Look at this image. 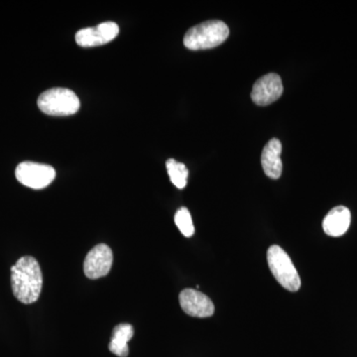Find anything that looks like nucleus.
I'll return each instance as SVG.
<instances>
[{
	"label": "nucleus",
	"instance_id": "obj_1",
	"mask_svg": "<svg viewBox=\"0 0 357 357\" xmlns=\"http://www.w3.org/2000/svg\"><path fill=\"white\" fill-rule=\"evenodd\" d=\"M43 275L38 261L32 256L21 257L11 267V287L16 299L23 304H33L39 299Z\"/></svg>",
	"mask_w": 357,
	"mask_h": 357
},
{
	"label": "nucleus",
	"instance_id": "obj_2",
	"mask_svg": "<svg viewBox=\"0 0 357 357\" xmlns=\"http://www.w3.org/2000/svg\"><path fill=\"white\" fill-rule=\"evenodd\" d=\"M229 35V29L220 20H208L194 26L185 33L184 45L190 50H206L220 46Z\"/></svg>",
	"mask_w": 357,
	"mask_h": 357
},
{
	"label": "nucleus",
	"instance_id": "obj_3",
	"mask_svg": "<svg viewBox=\"0 0 357 357\" xmlns=\"http://www.w3.org/2000/svg\"><path fill=\"white\" fill-rule=\"evenodd\" d=\"M267 261L270 271L282 287L290 292H297L301 287V279L294 266L290 256L280 246L272 245L267 251Z\"/></svg>",
	"mask_w": 357,
	"mask_h": 357
},
{
	"label": "nucleus",
	"instance_id": "obj_4",
	"mask_svg": "<svg viewBox=\"0 0 357 357\" xmlns=\"http://www.w3.org/2000/svg\"><path fill=\"white\" fill-rule=\"evenodd\" d=\"M37 103L42 112L54 116L75 114L81 107V102L76 93L64 88H54L44 91Z\"/></svg>",
	"mask_w": 357,
	"mask_h": 357
},
{
	"label": "nucleus",
	"instance_id": "obj_5",
	"mask_svg": "<svg viewBox=\"0 0 357 357\" xmlns=\"http://www.w3.org/2000/svg\"><path fill=\"white\" fill-rule=\"evenodd\" d=\"M15 176L21 184L26 187L41 190L48 187L55 180L56 171L52 166L26 161L17 166Z\"/></svg>",
	"mask_w": 357,
	"mask_h": 357
},
{
	"label": "nucleus",
	"instance_id": "obj_6",
	"mask_svg": "<svg viewBox=\"0 0 357 357\" xmlns=\"http://www.w3.org/2000/svg\"><path fill=\"white\" fill-rule=\"evenodd\" d=\"M114 255L109 246L100 243L95 246L86 256L84 262V272L91 280L107 276L112 269Z\"/></svg>",
	"mask_w": 357,
	"mask_h": 357
},
{
	"label": "nucleus",
	"instance_id": "obj_7",
	"mask_svg": "<svg viewBox=\"0 0 357 357\" xmlns=\"http://www.w3.org/2000/svg\"><path fill=\"white\" fill-rule=\"evenodd\" d=\"M283 89L280 76L271 73L260 77L253 84L251 98L255 105L266 107L280 98Z\"/></svg>",
	"mask_w": 357,
	"mask_h": 357
},
{
	"label": "nucleus",
	"instance_id": "obj_8",
	"mask_svg": "<svg viewBox=\"0 0 357 357\" xmlns=\"http://www.w3.org/2000/svg\"><path fill=\"white\" fill-rule=\"evenodd\" d=\"M119 34V25L112 21L100 23L96 27L84 28L76 34V42L84 48L102 46L116 38Z\"/></svg>",
	"mask_w": 357,
	"mask_h": 357
},
{
	"label": "nucleus",
	"instance_id": "obj_9",
	"mask_svg": "<svg viewBox=\"0 0 357 357\" xmlns=\"http://www.w3.org/2000/svg\"><path fill=\"white\" fill-rule=\"evenodd\" d=\"M181 307L195 318H210L215 314V305L208 296L195 289H185L180 293Z\"/></svg>",
	"mask_w": 357,
	"mask_h": 357
},
{
	"label": "nucleus",
	"instance_id": "obj_10",
	"mask_svg": "<svg viewBox=\"0 0 357 357\" xmlns=\"http://www.w3.org/2000/svg\"><path fill=\"white\" fill-rule=\"evenodd\" d=\"M351 222V211L344 206H338L331 210L324 218L323 229L328 236H342L349 230Z\"/></svg>",
	"mask_w": 357,
	"mask_h": 357
},
{
	"label": "nucleus",
	"instance_id": "obj_11",
	"mask_svg": "<svg viewBox=\"0 0 357 357\" xmlns=\"http://www.w3.org/2000/svg\"><path fill=\"white\" fill-rule=\"evenodd\" d=\"M282 144L280 140L273 138L265 145L261 154V164L267 177L277 180L281 177L283 164L281 160Z\"/></svg>",
	"mask_w": 357,
	"mask_h": 357
},
{
	"label": "nucleus",
	"instance_id": "obj_12",
	"mask_svg": "<svg viewBox=\"0 0 357 357\" xmlns=\"http://www.w3.org/2000/svg\"><path fill=\"white\" fill-rule=\"evenodd\" d=\"M134 328L129 324H121L114 328L109 349L119 357H128L129 354L128 342L133 337Z\"/></svg>",
	"mask_w": 357,
	"mask_h": 357
},
{
	"label": "nucleus",
	"instance_id": "obj_13",
	"mask_svg": "<svg viewBox=\"0 0 357 357\" xmlns=\"http://www.w3.org/2000/svg\"><path fill=\"white\" fill-rule=\"evenodd\" d=\"M166 168L173 185H175L178 189H184L189 177V170L185 164L180 163L175 159H169L166 162Z\"/></svg>",
	"mask_w": 357,
	"mask_h": 357
},
{
	"label": "nucleus",
	"instance_id": "obj_14",
	"mask_svg": "<svg viewBox=\"0 0 357 357\" xmlns=\"http://www.w3.org/2000/svg\"><path fill=\"white\" fill-rule=\"evenodd\" d=\"M176 225H177L181 234L185 237H191L195 234L194 223H192V215L187 208H178L176 213L175 218Z\"/></svg>",
	"mask_w": 357,
	"mask_h": 357
}]
</instances>
